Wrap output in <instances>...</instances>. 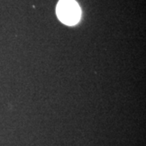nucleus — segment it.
Returning <instances> with one entry per match:
<instances>
[{
	"label": "nucleus",
	"instance_id": "obj_1",
	"mask_svg": "<svg viewBox=\"0 0 146 146\" xmlns=\"http://www.w3.org/2000/svg\"><path fill=\"white\" fill-rule=\"evenodd\" d=\"M57 16L60 21L68 25H76L80 19L81 11L75 0H60L56 8Z\"/></svg>",
	"mask_w": 146,
	"mask_h": 146
}]
</instances>
